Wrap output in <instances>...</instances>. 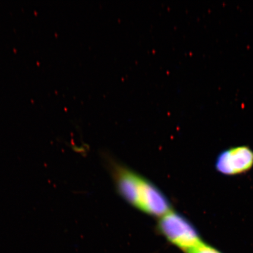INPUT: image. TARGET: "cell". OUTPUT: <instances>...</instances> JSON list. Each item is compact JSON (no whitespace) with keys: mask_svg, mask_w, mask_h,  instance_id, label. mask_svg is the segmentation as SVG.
I'll use <instances>...</instances> for the list:
<instances>
[{"mask_svg":"<svg viewBox=\"0 0 253 253\" xmlns=\"http://www.w3.org/2000/svg\"><path fill=\"white\" fill-rule=\"evenodd\" d=\"M116 181L122 197L138 210L160 217L171 211L163 193L153 183L132 170L118 168Z\"/></svg>","mask_w":253,"mask_h":253,"instance_id":"cell-1","label":"cell"},{"mask_svg":"<svg viewBox=\"0 0 253 253\" xmlns=\"http://www.w3.org/2000/svg\"><path fill=\"white\" fill-rule=\"evenodd\" d=\"M158 223L160 233L168 242L187 253L202 241L195 227L182 215L170 211Z\"/></svg>","mask_w":253,"mask_h":253,"instance_id":"cell-2","label":"cell"},{"mask_svg":"<svg viewBox=\"0 0 253 253\" xmlns=\"http://www.w3.org/2000/svg\"><path fill=\"white\" fill-rule=\"evenodd\" d=\"M253 166V151L241 146L224 151L218 156L216 168L227 175H235L248 171Z\"/></svg>","mask_w":253,"mask_h":253,"instance_id":"cell-3","label":"cell"},{"mask_svg":"<svg viewBox=\"0 0 253 253\" xmlns=\"http://www.w3.org/2000/svg\"><path fill=\"white\" fill-rule=\"evenodd\" d=\"M187 253H222L212 246L202 242L198 245L189 251Z\"/></svg>","mask_w":253,"mask_h":253,"instance_id":"cell-4","label":"cell"}]
</instances>
